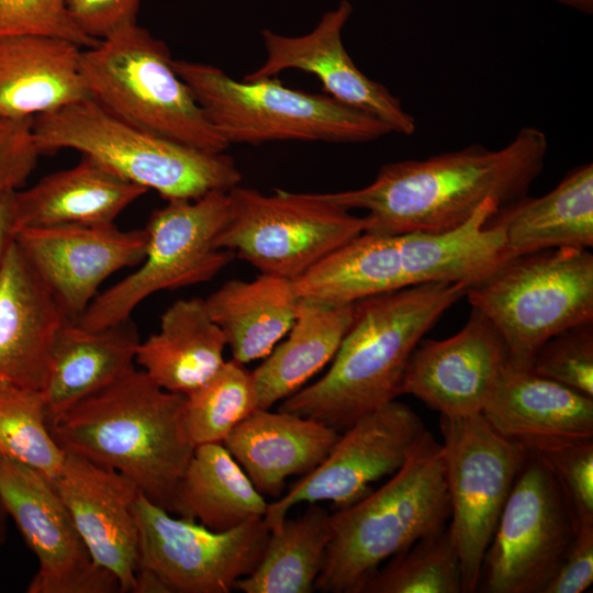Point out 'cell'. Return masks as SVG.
Wrapping results in <instances>:
<instances>
[{
  "mask_svg": "<svg viewBox=\"0 0 593 593\" xmlns=\"http://www.w3.org/2000/svg\"><path fill=\"white\" fill-rule=\"evenodd\" d=\"M351 13V3L342 0L304 35L286 36L262 30L266 59L243 80L271 78L286 69L312 74L320 79L325 94L376 118L391 133L410 136L416 131L414 116L385 86L361 72L344 46L342 33Z\"/></svg>",
  "mask_w": 593,
  "mask_h": 593,
  "instance_id": "e0dca14e",
  "label": "cell"
},
{
  "mask_svg": "<svg viewBox=\"0 0 593 593\" xmlns=\"http://www.w3.org/2000/svg\"><path fill=\"white\" fill-rule=\"evenodd\" d=\"M529 370L593 398V321L548 338L535 353Z\"/></svg>",
  "mask_w": 593,
  "mask_h": 593,
  "instance_id": "8d00e7d4",
  "label": "cell"
},
{
  "mask_svg": "<svg viewBox=\"0 0 593 593\" xmlns=\"http://www.w3.org/2000/svg\"><path fill=\"white\" fill-rule=\"evenodd\" d=\"M256 410L258 401L253 372L233 358L225 360L214 376L186 395L188 435L194 446L222 443Z\"/></svg>",
  "mask_w": 593,
  "mask_h": 593,
  "instance_id": "d590c367",
  "label": "cell"
},
{
  "mask_svg": "<svg viewBox=\"0 0 593 593\" xmlns=\"http://www.w3.org/2000/svg\"><path fill=\"white\" fill-rule=\"evenodd\" d=\"M536 454L557 479L578 525H593V439Z\"/></svg>",
  "mask_w": 593,
  "mask_h": 593,
  "instance_id": "f35d334b",
  "label": "cell"
},
{
  "mask_svg": "<svg viewBox=\"0 0 593 593\" xmlns=\"http://www.w3.org/2000/svg\"><path fill=\"white\" fill-rule=\"evenodd\" d=\"M299 299L348 305L409 287L398 235L363 232L292 282Z\"/></svg>",
  "mask_w": 593,
  "mask_h": 593,
  "instance_id": "1f68e13d",
  "label": "cell"
},
{
  "mask_svg": "<svg viewBox=\"0 0 593 593\" xmlns=\"http://www.w3.org/2000/svg\"><path fill=\"white\" fill-rule=\"evenodd\" d=\"M556 1L570 5L586 14H591L593 11V0H556Z\"/></svg>",
  "mask_w": 593,
  "mask_h": 593,
  "instance_id": "ee69618b",
  "label": "cell"
},
{
  "mask_svg": "<svg viewBox=\"0 0 593 593\" xmlns=\"http://www.w3.org/2000/svg\"><path fill=\"white\" fill-rule=\"evenodd\" d=\"M504 233L514 255L593 246V164L570 170L547 194L501 206L486 222Z\"/></svg>",
  "mask_w": 593,
  "mask_h": 593,
  "instance_id": "4316f807",
  "label": "cell"
},
{
  "mask_svg": "<svg viewBox=\"0 0 593 593\" xmlns=\"http://www.w3.org/2000/svg\"><path fill=\"white\" fill-rule=\"evenodd\" d=\"M13 239L71 322L96 298L100 284L125 267L141 264L147 247L145 228L68 224L21 228Z\"/></svg>",
  "mask_w": 593,
  "mask_h": 593,
  "instance_id": "2e32d148",
  "label": "cell"
},
{
  "mask_svg": "<svg viewBox=\"0 0 593 593\" xmlns=\"http://www.w3.org/2000/svg\"><path fill=\"white\" fill-rule=\"evenodd\" d=\"M167 45L137 23L83 48L81 72L90 99L119 120L209 153L230 144L178 76Z\"/></svg>",
  "mask_w": 593,
  "mask_h": 593,
  "instance_id": "8992f818",
  "label": "cell"
},
{
  "mask_svg": "<svg viewBox=\"0 0 593 593\" xmlns=\"http://www.w3.org/2000/svg\"><path fill=\"white\" fill-rule=\"evenodd\" d=\"M355 312V303L327 305L300 299L288 338L253 370L258 409L269 410L303 388L335 357Z\"/></svg>",
  "mask_w": 593,
  "mask_h": 593,
  "instance_id": "f546056e",
  "label": "cell"
},
{
  "mask_svg": "<svg viewBox=\"0 0 593 593\" xmlns=\"http://www.w3.org/2000/svg\"><path fill=\"white\" fill-rule=\"evenodd\" d=\"M67 321L12 239L0 267V382L43 390L54 339Z\"/></svg>",
  "mask_w": 593,
  "mask_h": 593,
  "instance_id": "44dd1931",
  "label": "cell"
},
{
  "mask_svg": "<svg viewBox=\"0 0 593 593\" xmlns=\"http://www.w3.org/2000/svg\"><path fill=\"white\" fill-rule=\"evenodd\" d=\"M593 583V525H581L542 593H582Z\"/></svg>",
  "mask_w": 593,
  "mask_h": 593,
  "instance_id": "b9f144b4",
  "label": "cell"
},
{
  "mask_svg": "<svg viewBox=\"0 0 593 593\" xmlns=\"http://www.w3.org/2000/svg\"><path fill=\"white\" fill-rule=\"evenodd\" d=\"M0 457L22 462L53 484L66 452L53 438L42 390L0 382Z\"/></svg>",
  "mask_w": 593,
  "mask_h": 593,
  "instance_id": "836d02e7",
  "label": "cell"
},
{
  "mask_svg": "<svg viewBox=\"0 0 593 593\" xmlns=\"http://www.w3.org/2000/svg\"><path fill=\"white\" fill-rule=\"evenodd\" d=\"M262 494L222 443H205L193 454L175 489L169 513L223 532L264 518Z\"/></svg>",
  "mask_w": 593,
  "mask_h": 593,
  "instance_id": "4dcf8cb0",
  "label": "cell"
},
{
  "mask_svg": "<svg viewBox=\"0 0 593 593\" xmlns=\"http://www.w3.org/2000/svg\"><path fill=\"white\" fill-rule=\"evenodd\" d=\"M463 575L450 527L424 537L391 558L362 593H461Z\"/></svg>",
  "mask_w": 593,
  "mask_h": 593,
  "instance_id": "e575fe53",
  "label": "cell"
},
{
  "mask_svg": "<svg viewBox=\"0 0 593 593\" xmlns=\"http://www.w3.org/2000/svg\"><path fill=\"white\" fill-rule=\"evenodd\" d=\"M425 432L418 415L396 400L360 416L320 466L268 503L264 521L269 530L280 527L300 503L327 501L340 510L360 501L372 483L401 469Z\"/></svg>",
  "mask_w": 593,
  "mask_h": 593,
  "instance_id": "5bb4252c",
  "label": "cell"
},
{
  "mask_svg": "<svg viewBox=\"0 0 593 593\" xmlns=\"http://www.w3.org/2000/svg\"><path fill=\"white\" fill-rule=\"evenodd\" d=\"M148 190L82 155L67 169L12 193L14 233L55 225H110Z\"/></svg>",
  "mask_w": 593,
  "mask_h": 593,
  "instance_id": "cb8c5ba5",
  "label": "cell"
},
{
  "mask_svg": "<svg viewBox=\"0 0 593 593\" xmlns=\"http://www.w3.org/2000/svg\"><path fill=\"white\" fill-rule=\"evenodd\" d=\"M468 288L462 282H428L356 302L328 371L284 399L278 410L345 430L395 400L414 348Z\"/></svg>",
  "mask_w": 593,
  "mask_h": 593,
  "instance_id": "7a4b0ae2",
  "label": "cell"
},
{
  "mask_svg": "<svg viewBox=\"0 0 593 593\" xmlns=\"http://www.w3.org/2000/svg\"><path fill=\"white\" fill-rule=\"evenodd\" d=\"M231 210L228 191L170 200L154 210L145 226L147 247L141 267L96 296L76 322L107 327L131 317L153 293L212 280L235 255L216 246Z\"/></svg>",
  "mask_w": 593,
  "mask_h": 593,
  "instance_id": "30bf717a",
  "label": "cell"
},
{
  "mask_svg": "<svg viewBox=\"0 0 593 593\" xmlns=\"http://www.w3.org/2000/svg\"><path fill=\"white\" fill-rule=\"evenodd\" d=\"M32 124L33 119L0 118V194L18 190L37 164Z\"/></svg>",
  "mask_w": 593,
  "mask_h": 593,
  "instance_id": "ab89813d",
  "label": "cell"
},
{
  "mask_svg": "<svg viewBox=\"0 0 593 593\" xmlns=\"http://www.w3.org/2000/svg\"><path fill=\"white\" fill-rule=\"evenodd\" d=\"M481 414L503 437L533 452L593 439V398L510 359Z\"/></svg>",
  "mask_w": 593,
  "mask_h": 593,
  "instance_id": "ffe728a7",
  "label": "cell"
},
{
  "mask_svg": "<svg viewBox=\"0 0 593 593\" xmlns=\"http://www.w3.org/2000/svg\"><path fill=\"white\" fill-rule=\"evenodd\" d=\"M225 337L199 298L174 302L159 329L139 343L135 361L166 391L187 395L225 362Z\"/></svg>",
  "mask_w": 593,
  "mask_h": 593,
  "instance_id": "83f0119b",
  "label": "cell"
},
{
  "mask_svg": "<svg viewBox=\"0 0 593 593\" xmlns=\"http://www.w3.org/2000/svg\"><path fill=\"white\" fill-rule=\"evenodd\" d=\"M204 301L233 359L245 365L267 357L290 331L300 299L292 281L261 273L228 280Z\"/></svg>",
  "mask_w": 593,
  "mask_h": 593,
  "instance_id": "f1b7e54d",
  "label": "cell"
},
{
  "mask_svg": "<svg viewBox=\"0 0 593 593\" xmlns=\"http://www.w3.org/2000/svg\"><path fill=\"white\" fill-rule=\"evenodd\" d=\"M338 437V430L316 419L258 409L222 444L260 494L278 497L287 478L312 472Z\"/></svg>",
  "mask_w": 593,
  "mask_h": 593,
  "instance_id": "7402d4cb",
  "label": "cell"
},
{
  "mask_svg": "<svg viewBox=\"0 0 593 593\" xmlns=\"http://www.w3.org/2000/svg\"><path fill=\"white\" fill-rule=\"evenodd\" d=\"M54 485L97 564L133 593L138 566V488L114 469L67 454Z\"/></svg>",
  "mask_w": 593,
  "mask_h": 593,
  "instance_id": "d6986e66",
  "label": "cell"
},
{
  "mask_svg": "<svg viewBox=\"0 0 593 593\" xmlns=\"http://www.w3.org/2000/svg\"><path fill=\"white\" fill-rule=\"evenodd\" d=\"M82 47L41 35L0 36V118L33 119L90 99Z\"/></svg>",
  "mask_w": 593,
  "mask_h": 593,
  "instance_id": "603a6c76",
  "label": "cell"
},
{
  "mask_svg": "<svg viewBox=\"0 0 593 593\" xmlns=\"http://www.w3.org/2000/svg\"><path fill=\"white\" fill-rule=\"evenodd\" d=\"M449 516L443 445L426 430L387 483L331 514L315 591L362 593L385 560L445 528Z\"/></svg>",
  "mask_w": 593,
  "mask_h": 593,
  "instance_id": "277c9868",
  "label": "cell"
},
{
  "mask_svg": "<svg viewBox=\"0 0 593 593\" xmlns=\"http://www.w3.org/2000/svg\"><path fill=\"white\" fill-rule=\"evenodd\" d=\"M172 66L230 145L291 139L363 143L391 133L369 114L327 94L288 88L275 77L237 81L209 64L174 59Z\"/></svg>",
  "mask_w": 593,
  "mask_h": 593,
  "instance_id": "52a82bcc",
  "label": "cell"
},
{
  "mask_svg": "<svg viewBox=\"0 0 593 593\" xmlns=\"http://www.w3.org/2000/svg\"><path fill=\"white\" fill-rule=\"evenodd\" d=\"M184 409V394L166 391L134 369L77 402L48 426L65 452L116 470L169 512L195 447L187 432Z\"/></svg>",
  "mask_w": 593,
  "mask_h": 593,
  "instance_id": "3957f363",
  "label": "cell"
},
{
  "mask_svg": "<svg viewBox=\"0 0 593 593\" xmlns=\"http://www.w3.org/2000/svg\"><path fill=\"white\" fill-rule=\"evenodd\" d=\"M134 511L138 526L136 574L152 577L165 593H230L239 579L255 570L270 535L264 518L216 532L174 517L143 494Z\"/></svg>",
  "mask_w": 593,
  "mask_h": 593,
  "instance_id": "4fadbf2b",
  "label": "cell"
},
{
  "mask_svg": "<svg viewBox=\"0 0 593 593\" xmlns=\"http://www.w3.org/2000/svg\"><path fill=\"white\" fill-rule=\"evenodd\" d=\"M7 512L0 500V544H3L7 537Z\"/></svg>",
  "mask_w": 593,
  "mask_h": 593,
  "instance_id": "f6af8a7d",
  "label": "cell"
},
{
  "mask_svg": "<svg viewBox=\"0 0 593 593\" xmlns=\"http://www.w3.org/2000/svg\"><path fill=\"white\" fill-rule=\"evenodd\" d=\"M141 343L132 318L97 329L67 321L54 339L43 391L48 424L135 369Z\"/></svg>",
  "mask_w": 593,
  "mask_h": 593,
  "instance_id": "d4e9b609",
  "label": "cell"
},
{
  "mask_svg": "<svg viewBox=\"0 0 593 593\" xmlns=\"http://www.w3.org/2000/svg\"><path fill=\"white\" fill-rule=\"evenodd\" d=\"M1 35H41L70 41L82 48L98 42L75 24L67 0H0Z\"/></svg>",
  "mask_w": 593,
  "mask_h": 593,
  "instance_id": "74e56055",
  "label": "cell"
},
{
  "mask_svg": "<svg viewBox=\"0 0 593 593\" xmlns=\"http://www.w3.org/2000/svg\"><path fill=\"white\" fill-rule=\"evenodd\" d=\"M508 359L501 334L472 307L467 323L454 336L417 344L404 372L401 394L417 398L441 416L478 414Z\"/></svg>",
  "mask_w": 593,
  "mask_h": 593,
  "instance_id": "ac0fdd59",
  "label": "cell"
},
{
  "mask_svg": "<svg viewBox=\"0 0 593 593\" xmlns=\"http://www.w3.org/2000/svg\"><path fill=\"white\" fill-rule=\"evenodd\" d=\"M578 528L553 473L530 451L485 551L479 585L489 593H542Z\"/></svg>",
  "mask_w": 593,
  "mask_h": 593,
  "instance_id": "7c38bea8",
  "label": "cell"
},
{
  "mask_svg": "<svg viewBox=\"0 0 593 593\" xmlns=\"http://www.w3.org/2000/svg\"><path fill=\"white\" fill-rule=\"evenodd\" d=\"M499 209L490 199L457 227L398 235L407 286L446 281L471 287L516 256L507 248L502 228L486 223Z\"/></svg>",
  "mask_w": 593,
  "mask_h": 593,
  "instance_id": "484cf974",
  "label": "cell"
},
{
  "mask_svg": "<svg viewBox=\"0 0 593 593\" xmlns=\"http://www.w3.org/2000/svg\"><path fill=\"white\" fill-rule=\"evenodd\" d=\"M0 500L38 562L29 593H120L118 579L94 562L67 506L45 477L0 457Z\"/></svg>",
  "mask_w": 593,
  "mask_h": 593,
  "instance_id": "9a60e30c",
  "label": "cell"
},
{
  "mask_svg": "<svg viewBox=\"0 0 593 593\" xmlns=\"http://www.w3.org/2000/svg\"><path fill=\"white\" fill-rule=\"evenodd\" d=\"M331 539V513L316 503L298 518L270 530L255 570L234 590L244 593H311L323 568Z\"/></svg>",
  "mask_w": 593,
  "mask_h": 593,
  "instance_id": "d6a6232c",
  "label": "cell"
},
{
  "mask_svg": "<svg viewBox=\"0 0 593 593\" xmlns=\"http://www.w3.org/2000/svg\"><path fill=\"white\" fill-rule=\"evenodd\" d=\"M12 193L13 191H9L0 194V267L7 248L14 236L12 221Z\"/></svg>",
  "mask_w": 593,
  "mask_h": 593,
  "instance_id": "7bdbcfd3",
  "label": "cell"
},
{
  "mask_svg": "<svg viewBox=\"0 0 593 593\" xmlns=\"http://www.w3.org/2000/svg\"><path fill=\"white\" fill-rule=\"evenodd\" d=\"M548 153L546 134L521 128L500 149L472 144L426 159L383 165L366 187L325 195L350 211L366 210V232H441L467 222L486 201L500 208L527 195Z\"/></svg>",
  "mask_w": 593,
  "mask_h": 593,
  "instance_id": "6da1fadb",
  "label": "cell"
},
{
  "mask_svg": "<svg viewBox=\"0 0 593 593\" xmlns=\"http://www.w3.org/2000/svg\"><path fill=\"white\" fill-rule=\"evenodd\" d=\"M466 295L501 334L510 361L529 369L548 338L593 321V255L572 247L516 255Z\"/></svg>",
  "mask_w": 593,
  "mask_h": 593,
  "instance_id": "ba28073f",
  "label": "cell"
},
{
  "mask_svg": "<svg viewBox=\"0 0 593 593\" xmlns=\"http://www.w3.org/2000/svg\"><path fill=\"white\" fill-rule=\"evenodd\" d=\"M449 525L462 567L463 592L479 588L485 551L530 451L499 434L481 414L440 415Z\"/></svg>",
  "mask_w": 593,
  "mask_h": 593,
  "instance_id": "8fae6325",
  "label": "cell"
},
{
  "mask_svg": "<svg viewBox=\"0 0 593 593\" xmlns=\"http://www.w3.org/2000/svg\"><path fill=\"white\" fill-rule=\"evenodd\" d=\"M42 154L74 149L166 201L228 191L242 174L224 153L192 148L125 123L92 99L33 118Z\"/></svg>",
  "mask_w": 593,
  "mask_h": 593,
  "instance_id": "5b68a950",
  "label": "cell"
},
{
  "mask_svg": "<svg viewBox=\"0 0 593 593\" xmlns=\"http://www.w3.org/2000/svg\"><path fill=\"white\" fill-rule=\"evenodd\" d=\"M143 0H67L68 11L78 29L98 42L137 23Z\"/></svg>",
  "mask_w": 593,
  "mask_h": 593,
  "instance_id": "60d3db41",
  "label": "cell"
},
{
  "mask_svg": "<svg viewBox=\"0 0 593 593\" xmlns=\"http://www.w3.org/2000/svg\"><path fill=\"white\" fill-rule=\"evenodd\" d=\"M228 220L216 246L246 260L262 275L294 281L326 255L366 232L369 221L331 201L325 193L276 190L264 194L236 186L228 190Z\"/></svg>",
  "mask_w": 593,
  "mask_h": 593,
  "instance_id": "9c48e42d",
  "label": "cell"
}]
</instances>
